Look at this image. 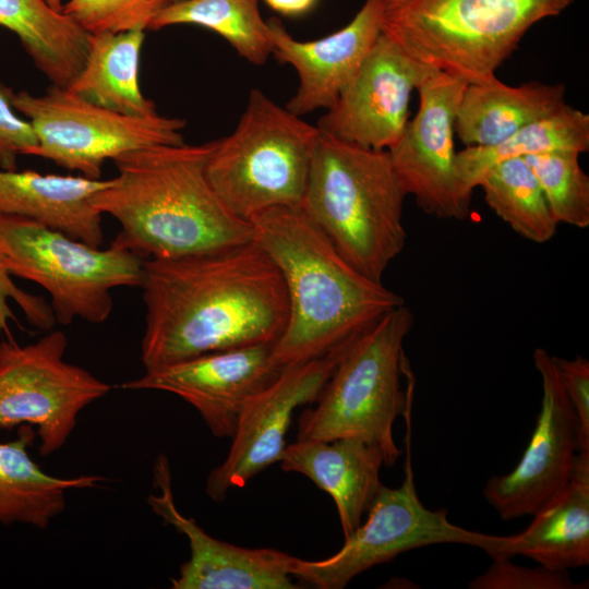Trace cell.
<instances>
[{
    "mask_svg": "<svg viewBox=\"0 0 589 589\" xmlns=\"http://www.w3.org/2000/svg\"><path fill=\"white\" fill-rule=\"evenodd\" d=\"M145 371L205 353L275 344L288 321L281 273L253 239L172 259H145Z\"/></svg>",
    "mask_w": 589,
    "mask_h": 589,
    "instance_id": "cell-1",
    "label": "cell"
},
{
    "mask_svg": "<svg viewBox=\"0 0 589 589\" xmlns=\"http://www.w3.org/2000/svg\"><path fill=\"white\" fill-rule=\"evenodd\" d=\"M215 141L157 145L112 161L118 175L93 199L121 226L111 245L142 259H172L249 242L252 223L230 212L206 163Z\"/></svg>",
    "mask_w": 589,
    "mask_h": 589,
    "instance_id": "cell-2",
    "label": "cell"
},
{
    "mask_svg": "<svg viewBox=\"0 0 589 589\" xmlns=\"http://www.w3.org/2000/svg\"><path fill=\"white\" fill-rule=\"evenodd\" d=\"M254 240L279 268L288 321L273 353L281 366L346 347L385 313L398 293L349 264L301 206L267 209L250 219Z\"/></svg>",
    "mask_w": 589,
    "mask_h": 589,
    "instance_id": "cell-3",
    "label": "cell"
},
{
    "mask_svg": "<svg viewBox=\"0 0 589 589\" xmlns=\"http://www.w3.org/2000/svg\"><path fill=\"white\" fill-rule=\"evenodd\" d=\"M406 196L387 151L318 131L301 207L340 255L375 281L405 248Z\"/></svg>",
    "mask_w": 589,
    "mask_h": 589,
    "instance_id": "cell-4",
    "label": "cell"
},
{
    "mask_svg": "<svg viewBox=\"0 0 589 589\" xmlns=\"http://www.w3.org/2000/svg\"><path fill=\"white\" fill-rule=\"evenodd\" d=\"M575 0H384L381 33L466 84L495 81L525 34Z\"/></svg>",
    "mask_w": 589,
    "mask_h": 589,
    "instance_id": "cell-5",
    "label": "cell"
},
{
    "mask_svg": "<svg viewBox=\"0 0 589 589\" xmlns=\"http://www.w3.org/2000/svg\"><path fill=\"white\" fill-rule=\"evenodd\" d=\"M406 305L385 313L342 351L316 406L299 418L297 440L360 438L381 448L385 466L400 455L393 434L399 416L409 413V392L401 386L407 359L404 341L413 326Z\"/></svg>",
    "mask_w": 589,
    "mask_h": 589,
    "instance_id": "cell-6",
    "label": "cell"
},
{
    "mask_svg": "<svg viewBox=\"0 0 589 589\" xmlns=\"http://www.w3.org/2000/svg\"><path fill=\"white\" fill-rule=\"evenodd\" d=\"M317 136L316 125L252 89L233 132L215 141L207 178L226 207L249 221L274 207L301 206Z\"/></svg>",
    "mask_w": 589,
    "mask_h": 589,
    "instance_id": "cell-7",
    "label": "cell"
},
{
    "mask_svg": "<svg viewBox=\"0 0 589 589\" xmlns=\"http://www.w3.org/2000/svg\"><path fill=\"white\" fill-rule=\"evenodd\" d=\"M0 252L12 276L33 281L50 296L56 323L106 322L111 291L140 287L144 259L110 245L93 247L35 220L0 213Z\"/></svg>",
    "mask_w": 589,
    "mask_h": 589,
    "instance_id": "cell-8",
    "label": "cell"
},
{
    "mask_svg": "<svg viewBox=\"0 0 589 589\" xmlns=\"http://www.w3.org/2000/svg\"><path fill=\"white\" fill-rule=\"evenodd\" d=\"M2 88L13 109L33 127L37 146L32 156L49 159L89 179H100L108 159L184 142L181 132L185 120L181 118L120 113L55 85L38 96L4 85Z\"/></svg>",
    "mask_w": 589,
    "mask_h": 589,
    "instance_id": "cell-9",
    "label": "cell"
},
{
    "mask_svg": "<svg viewBox=\"0 0 589 589\" xmlns=\"http://www.w3.org/2000/svg\"><path fill=\"white\" fill-rule=\"evenodd\" d=\"M405 479L392 489L382 484L368 508V519L332 556L317 561L292 558L291 577L318 589H341L361 573L397 555L438 543L479 548L493 557L502 536L471 531L452 524L444 508L431 510L420 501L413 479L409 442Z\"/></svg>",
    "mask_w": 589,
    "mask_h": 589,
    "instance_id": "cell-10",
    "label": "cell"
},
{
    "mask_svg": "<svg viewBox=\"0 0 589 589\" xmlns=\"http://www.w3.org/2000/svg\"><path fill=\"white\" fill-rule=\"evenodd\" d=\"M67 347L65 334L57 329L27 345L12 336L0 340V428L35 426L43 456L63 447L80 412L111 390L65 361Z\"/></svg>",
    "mask_w": 589,
    "mask_h": 589,
    "instance_id": "cell-11",
    "label": "cell"
},
{
    "mask_svg": "<svg viewBox=\"0 0 589 589\" xmlns=\"http://www.w3.org/2000/svg\"><path fill=\"white\" fill-rule=\"evenodd\" d=\"M466 83L441 71L419 87L418 112L387 149L406 195L424 213L462 220L470 214L472 190L459 178L454 146L455 119Z\"/></svg>",
    "mask_w": 589,
    "mask_h": 589,
    "instance_id": "cell-12",
    "label": "cell"
},
{
    "mask_svg": "<svg viewBox=\"0 0 589 589\" xmlns=\"http://www.w3.org/2000/svg\"><path fill=\"white\" fill-rule=\"evenodd\" d=\"M533 363L542 381L534 431L515 469L490 478L483 489L503 520L534 515L554 500L569 483L579 452L578 420L553 356L537 348Z\"/></svg>",
    "mask_w": 589,
    "mask_h": 589,
    "instance_id": "cell-13",
    "label": "cell"
},
{
    "mask_svg": "<svg viewBox=\"0 0 589 589\" xmlns=\"http://www.w3.org/2000/svg\"><path fill=\"white\" fill-rule=\"evenodd\" d=\"M437 70L381 33L360 69L320 118V132L387 151L401 136L412 92Z\"/></svg>",
    "mask_w": 589,
    "mask_h": 589,
    "instance_id": "cell-14",
    "label": "cell"
},
{
    "mask_svg": "<svg viewBox=\"0 0 589 589\" xmlns=\"http://www.w3.org/2000/svg\"><path fill=\"white\" fill-rule=\"evenodd\" d=\"M346 347L285 366L272 384L248 401L227 457L207 477L205 491L213 501H224L231 489L244 486L259 472L279 462L294 409L316 401Z\"/></svg>",
    "mask_w": 589,
    "mask_h": 589,
    "instance_id": "cell-15",
    "label": "cell"
},
{
    "mask_svg": "<svg viewBox=\"0 0 589 589\" xmlns=\"http://www.w3.org/2000/svg\"><path fill=\"white\" fill-rule=\"evenodd\" d=\"M274 344L205 353L153 371L120 385L127 390H161L193 406L216 437H232L248 401L284 370Z\"/></svg>",
    "mask_w": 589,
    "mask_h": 589,
    "instance_id": "cell-16",
    "label": "cell"
},
{
    "mask_svg": "<svg viewBox=\"0 0 589 589\" xmlns=\"http://www.w3.org/2000/svg\"><path fill=\"white\" fill-rule=\"evenodd\" d=\"M154 481L159 494L147 503L164 522L188 538L190 558L171 579L173 589H294L290 567L293 556L276 549H247L218 540L193 518L181 514L172 495L170 465L160 454Z\"/></svg>",
    "mask_w": 589,
    "mask_h": 589,
    "instance_id": "cell-17",
    "label": "cell"
},
{
    "mask_svg": "<svg viewBox=\"0 0 589 589\" xmlns=\"http://www.w3.org/2000/svg\"><path fill=\"white\" fill-rule=\"evenodd\" d=\"M383 1L365 0L346 26L316 40H298L277 17L267 21L272 55L298 73L299 86L286 105L290 112L302 117L334 104L381 35Z\"/></svg>",
    "mask_w": 589,
    "mask_h": 589,
    "instance_id": "cell-18",
    "label": "cell"
},
{
    "mask_svg": "<svg viewBox=\"0 0 589 589\" xmlns=\"http://www.w3.org/2000/svg\"><path fill=\"white\" fill-rule=\"evenodd\" d=\"M279 462L285 472L304 474L333 497L345 538L361 525L382 486L383 453L360 438L297 440L285 447Z\"/></svg>",
    "mask_w": 589,
    "mask_h": 589,
    "instance_id": "cell-19",
    "label": "cell"
},
{
    "mask_svg": "<svg viewBox=\"0 0 589 589\" xmlns=\"http://www.w3.org/2000/svg\"><path fill=\"white\" fill-rule=\"evenodd\" d=\"M111 179L0 169V213L35 220L93 247L104 242L94 196Z\"/></svg>",
    "mask_w": 589,
    "mask_h": 589,
    "instance_id": "cell-20",
    "label": "cell"
},
{
    "mask_svg": "<svg viewBox=\"0 0 589 589\" xmlns=\"http://www.w3.org/2000/svg\"><path fill=\"white\" fill-rule=\"evenodd\" d=\"M517 554L554 570L589 564V453L578 452L565 489L533 515L524 531L502 536L493 557Z\"/></svg>",
    "mask_w": 589,
    "mask_h": 589,
    "instance_id": "cell-21",
    "label": "cell"
},
{
    "mask_svg": "<svg viewBox=\"0 0 589 589\" xmlns=\"http://www.w3.org/2000/svg\"><path fill=\"white\" fill-rule=\"evenodd\" d=\"M565 86L537 81L509 86L498 79L467 84L455 119V132L467 146H494L531 122L563 107Z\"/></svg>",
    "mask_w": 589,
    "mask_h": 589,
    "instance_id": "cell-22",
    "label": "cell"
},
{
    "mask_svg": "<svg viewBox=\"0 0 589 589\" xmlns=\"http://www.w3.org/2000/svg\"><path fill=\"white\" fill-rule=\"evenodd\" d=\"M34 438V428L23 424L15 440L0 442V525L46 529L65 509L68 491L99 488L108 481L97 474L59 478L47 473L27 450Z\"/></svg>",
    "mask_w": 589,
    "mask_h": 589,
    "instance_id": "cell-23",
    "label": "cell"
},
{
    "mask_svg": "<svg viewBox=\"0 0 589 589\" xmlns=\"http://www.w3.org/2000/svg\"><path fill=\"white\" fill-rule=\"evenodd\" d=\"M145 31L89 35L83 68L67 87L104 108L135 117L157 115L139 81L140 55Z\"/></svg>",
    "mask_w": 589,
    "mask_h": 589,
    "instance_id": "cell-24",
    "label": "cell"
},
{
    "mask_svg": "<svg viewBox=\"0 0 589 589\" xmlns=\"http://www.w3.org/2000/svg\"><path fill=\"white\" fill-rule=\"evenodd\" d=\"M0 26L15 34L51 85L68 87L83 68L89 34L45 0H0Z\"/></svg>",
    "mask_w": 589,
    "mask_h": 589,
    "instance_id": "cell-25",
    "label": "cell"
},
{
    "mask_svg": "<svg viewBox=\"0 0 589 589\" xmlns=\"http://www.w3.org/2000/svg\"><path fill=\"white\" fill-rule=\"evenodd\" d=\"M589 151V116L567 103L554 113L529 123L505 141L490 147L467 146L456 153L459 178L473 191L493 165L513 157L551 152Z\"/></svg>",
    "mask_w": 589,
    "mask_h": 589,
    "instance_id": "cell-26",
    "label": "cell"
},
{
    "mask_svg": "<svg viewBox=\"0 0 589 589\" xmlns=\"http://www.w3.org/2000/svg\"><path fill=\"white\" fill-rule=\"evenodd\" d=\"M182 24L217 33L254 65H263L273 52L268 24L260 13L259 0H178L163 5L148 29Z\"/></svg>",
    "mask_w": 589,
    "mask_h": 589,
    "instance_id": "cell-27",
    "label": "cell"
},
{
    "mask_svg": "<svg viewBox=\"0 0 589 589\" xmlns=\"http://www.w3.org/2000/svg\"><path fill=\"white\" fill-rule=\"evenodd\" d=\"M478 187L486 204L522 238L544 243L557 229L538 179L522 157L504 159L490 167Z\"/></svg>",
    "mask_w": 589,
    "mask_h": 589,
    "instance_id": "cell-28",
    "label": "cell"
},
{
    "mask_svg": "<svg viewBox=\"0 0 589 589\" xmlns=\"http://www.w3.org/2000/svg\"><path fill=\"white\" fill-rule=\"evenodd\" d=\"M576 152H551L524 157L534 172L557 224L589 226V177Z\"/></svg>",
    "mask_w": 589,
    "mask_h": 589,
    "instance_id": "cell-29",
    "label": "cell"
},
{
    "mask_svg": "<svg viewBox=\"0 0 589 589\" xmlns=\"http://www.w3.org/2000/svg\"><path fill=\"white\" fill-rule=\"evenodd\" d=\"M163 0H69L62 12L87 34L146 31Z\"/></svg>",
    "mask_w": 589,
    "mask_h": 589,
    "instance_id": "cell-30",
    "label": "cell"
},
{
    "mask_svg": "<svg viewBox=\"0 0 589 589\" xmlns=\"http://www.w3.org/2000/svg\"><path fill=\"white\" fill-rule=\"evenodd\" d=\"M471 589H576L567 570H554L540 565L528 568L516 565L509 557H493V563L469 582Z\"/></svg>",
    "mask_w": 589,
    "mask_h": 589,
    "instance_id": "cell-31",
    "label": "cell"
},
{
    "mask_svg": "<svg viewBox=\"0 0 589 589\" xmlns=\"http://www.w3.org/2000/svg\"><path fill=\"white\" fill-rule=\"evenodd\" d=\"M10 301L22 310L27 322L37 329L49 332L57 324L51 306L44 297L29 293L13 281L0 252V330L7 336H11L10 321L15 322Z\"/></svg>",
    "mask_w": 589,
    "mask_h": 589,
    "instance_id": "cell-32",
    "label": "cell"
},
{
    "mask_svg": "<svg viewBox=\"0 0 589 589\" xmlns=\"http://www.w3.org/2000/svg\"><path fill=\"white\" fill-rule=\"evenodd\" d=\"M553 360L578 420L579 452L589 453V361L581 356Z\"/></svg>",
    "mask_w": 589,
    "mask_h": 589,
    "instance_id": "cell-33",
    "label": "cell"
},
{
    "mask_svg": "<svg viewBox=\"0 0 589 589\" xmlns=\"http://www.w3.org/2000/svg\"><path fill=\"white\" fill-rule=\"evenodd\" d=\"M37 139L32 124L21 118L0 85V168L16 170L20 155H32Z\"/></svg>",
    "mask_w": 589,
    "mask_h": 589,
    "instance_id": "cell-34",
    "label": "cell"
},
{
    "mask_svg": "<svg viewBox=\"0 0 589 589\" xmlns=\"http://www.w3.org/2000/svg\"><path fill=\"white\" fill-rule=\"evenodd\" d=\"M318 0H264L275 12L285 16H301L310 12Z\"/></svg>",
    "mask_w": 589,
    "mask_h": 589,
    "instance_id": "cell-35",
    "label": "cell"
},
{
    "mask_svg": "<svg viewBox=\"0 0 589 589\" xmlns=\"http://www.w3.org/2000/svg\"><path fill=\"white\" fill-rule=\"evenodd\" d=\"M52 9L62 12V1L61 0H45Z\"/></svg>",
    "mask_w": 589,
    "mask_h": 589,
    "instance_id": "cell-36",
    "label": "cell"
},
{
    "mask_svg": "<svg viewBox=\"0 0 589 589\" xmlns=\"http://www.w3.org/2000/svg\"><path fill=\"white\" fill-rule=\"evenodd\" d=\"M163 1L166 4V3L175 2V1H178V0H163Z\"/></svg>",
    "mask_w": 589,
    "mask_h": 589,
    "instance_id": "cell-37",
    "label": "cell"
}]
</instances>
